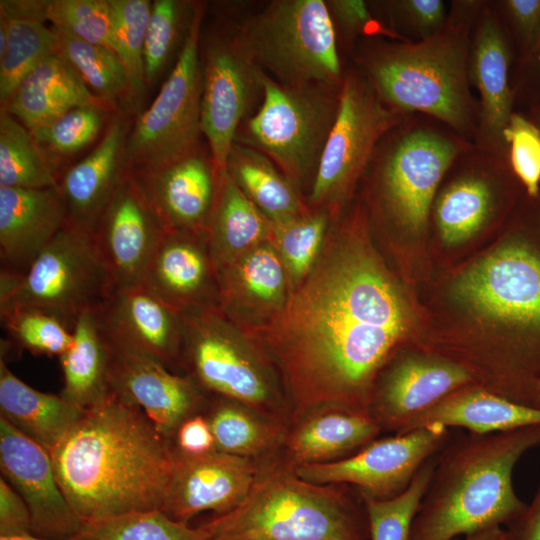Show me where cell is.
<instances>
[{"instance_id": "6da1fadb", "label": "cell", "mask_w": 540, "mask_h": 540, "mask_svg": "<svg viewBox=\"0 0 540 540\" xmlns=\"http://www.w3.org/2000/svg\"><path fill=\"white\" fill-rule=\"evenodd\" d=\"M411 323L408 303L373 255L349 247L326 261L270 339L292 421L323 405L369 414L373 379Z\"/></svg>"}, {"instance_id": "7a4b0ae2", "label": "cell", "mask_w": 540, "mask_h": 540, "mask_svg": "<svg viewBox=\"0 0 540 540\" xmlns=\"http://www.w3.org/2000/svg\"><path fill=\"white\" fill-rule=\"evenodd\" d=\"M50 455L67 501L89 523L161 510L175 449L140 408L110 392Z\"/></svg>"}, {"instance_id": "3957f363", "label": "cell", "mask_w": 540, "mask_h": 540, "mask_svg": "<svg viewBox=\"0 0 540 540\" xmlns=\"http://www.w3.org/2000/svg\"><path fill=\"white\" fill-rule=\"evenodd\" d=\"M540 447V425L449 438L414 516L409 540H457L503 526L526 507L515 492L513 471Z\"/></svg>"}, {"instance_id": "277c9868", "label": "cell", "mask_w": 540, "mask_h": 540, "mask_svg": "<svg viewBox=\"0 0 540 540\" xmlns=\"http://www.w3.org/2000/svg\"><path fill=\"white\" fill-rule=\"evenodd\" d=\"M481 1L453 2L445 25L421 41H376L358 62L380 99L405 115L437 119L455 134L475 138L479 108L468 79V58Z\"/></svg>"}, {"instance_id": "5b68a950", "label": "cell", "mask_w": 540, "mask_h": 540, "mask_svg": "<svg viewBox=\"0 0 540 540\" xmlns=\"http://www.w3.org/2000/svg\"><path fill=\"white\" fill-rule=\"evenodd\" d=\"M279 454L265 462L238 507L207 522L209 540L369 539L366 507L355 488L307 481Z\"/></svg>"}, {"instance_id": "8992f818", "label": "cell", "mask_w": 540, "mask_h": 540, "mask_svg": "<svg viewBox=\"0 0 540 540\" xmlns=\"http://www.w3.org/2000/svg\"><path fill=\"white\" fill-rule=\"evenodd\" d=\"M237 33L252 62L279 83L342 84L337 32L326 1H272Z\"/></svg>"}, {"instance_id": "52a82bcc", "label": "cell", "mask_w": 540, "mask_h": 540, "mask_svg": "<svg viewBox=\"0 0 540 540\" xmlns=\"http://www.w3.org/2000/svg\"><path fill=\"white\" fill-rule=\"evenodd\" d=\"M262 102L235 142L271 159L290 181L314 177L334 124L341 86L288 85L260 69Z\"/></svg>"}, {"instance_id": "ba28073f", "label": "cell", "mask_w": 540, "mask_h": 540, "mask_svg": "<svg viewBox=\"0 0 540 540\" xmlns=\"http://www.w3.org/2000/svg\"><path fill=\"white\" fill-rule=\"evenodd\" d=\"M92 234L68 223L20 276L0 272V314L33 308L60 318L71 330L114 290Z\"/></svg>"}, {"instance_id": "9c48e42d", "label": "cell", "mask_w": 540, "mask_h": 540, "mask_svg": "<svg viewBox=\"0 0 540 540\" xmlns=\"http://www.w3.org/2000/svg\"><path fill=\"white\" fill-rule=\"evenodd\" d=\"M470 148L455 133L407 118L389 131L369 163L387 217L409 233H422L440 182Z\"/></svg>"}, {"instance_id": "30bf717a", "label": "cell", "mask_w": 540, "mask_h": 540, "mask_svg": "<svg viewBox=\"0 0 540 540\" xmlns=\"http://www.w3.org/2000/svg\"><path fill=\"white\" fill-rule=\"evenodd\" d=\"M205 5L196 2L191 27L175 63L149 105L129 132L125 162L128 173L160 169L202 148L201 28Z\"/></svg>"}, {"instance_id": "8fae6325", "label": "cell", "mask_w": 540, "mask_h": 540, "mask_svg": "<svg viewBox=\"0 0 540 540\" xmlns=\"http://www.w3.org/2000/svg\"><path fill=\"white\" fill-rule=\"evenodd\" d=\"M180 358L202 389L234 400L286 425L292 413L262 366L249 355L215 314L179 313Z\"/></svg>"}, {"instance_id": "7c38bea8", "label": "cell", "mask_w": 540, "mask_h": 540, "mask_svg": "<svg viewBox=\"0 0 540 540\" xmlns=\"http://www.w3.org/2000/svg\"><path fill=\"white\" fill-rule=\"evenodd\" d=\"M407 115L387 106L360 70L344 73L338 112L312 182L315 206L343 200L379 143Z\"/></svg>"}, {"instance_id": "4fadbf2b", "label": "cell", "mask_w": 540, "mask_h": 540, "mask_svg": "<svg viewBox=\"0 0 540 540\" xmlns=\"http://www.w3.org/2000/svg\"><path fill=\"white\" fill-rule=\"evenodd\" d=\"M455 298L472 312L518 331L540 361V254L512 241L464 270L452 286Z\"/></svg>"}, {"instance_id": "5bb4252c", "label": "cell", "mask_w": 540, "mask_h": 540, "mask_svg": "<svg viewBox=\"0 0 540 540\" xmlns=\"http://www.w3.org/2000/svg\"><path fill=\"white\" fill-rule=\"evenodd\" d=\"M450 436L449 428L433 424L377 438L357 453L334 462L296 466L294 470L316 484L348 485L362 496L389 500L408 488Z\"/></svg>"}, {"instance_id": "9a60e30c", "label": "cell", "mask_w": 540, "mask_h": 540, "mask_svg": "<svg viewBox=\"0 0 540 540\" xmlns=\"http://www.w3.org/2000/svg\"><path fill=\"white\" fill-rule=\"evenodd\" d=\"M202 63L201 128L218 170L226 160L236 134L258 92L260 68L244 50L237 31L211 32L200 40Z\"/></svg>"}, {"instance_id": "2e32d148", "label": "cell", "mask_w": 540, "mask_h": 540, "mask_svg": "<svg viewBox=\"0 0 540 540\" xmlns=\"http://www.w3.org/2000/svg\"><path fill=\"white\" fill-rule=\"evenodd\" d=\"M110 392L140 408L158 432L172 441L179 425L198 413L201 387L171 373L162 362L108 335Z\"/></svg>"}, {"instance_id": "e0dca14e", "label": "cell", "mask_w": 540, "mask_h": 540, "mask_svg": "<svg viewBox=\"0 0 540 540\" xmlns=\"http://www.w3.org/2000/svg\"><path fill=\"white\" fill-rule=\"evenodd\" d=\"M268 459L245 458L218 450L189 456L175 450L161 510L184 522L204 511L228 513L247 497Z\"/></svg>"}, {"instance_id": "ac0fdd59", "label": "cell", "mask_w": 540, "mask_h": 540, "mask_svg": "<svg viewBox=\"0 0 540 540\" xmlns=\"http://www.w3.org/2000/svg\"><path fill=\"white\" fill-rule=\"evenodd\" d=\"M2 477L27 504L32 533L51 540H70L84 522L57 481L50 453L0 417Z\"/></svg>"}, {"instance_id": "d6986e66", "label": "cell", "mask_w": 540, "mask_h": 540, "mask_svg": "<svg viewBox=\"0 0 540 540\" xmlns=\"http://www.w3.org/2000/svg\"><path fill=\"white\" fill-rule=\"evenodd\" d=\"M219 171L210 151L157 170L128 173L165 232H206Z\"/></svg>"}, {"instance_id": "ffe728a7", "label": "cell", "mask_w": 540, "mask_h": 540, "mask_svg": "<svg viewBox=\"0 0 540 540\" xmlns=\"http://www.w3.org/2000/svg\"><path fill=\"white\" fill-rule=\"evenodd\" d=\"M164 233L128 174L93 233L115 289L141 285Z\"/></svg>"}, {"instance_id": "44dd1931", "label": "cell", "mask_w": 540, "mask_h": 540, "mask_svg": "<svg viewBox=\"0 0 540 540\" xmlns=\"http://www.w3.org/2000/svg\"><path fill=\"white\" fill-rule=\"evenodd\" d=\"M472 383L465 367L441 355H406L372 393L369 414L382 432L398 434L413 417Z\"/></svg>"}, {"instance_id": "7402d4cb", "label": "cell", "mask_w": 540, "mask_h": 540, "mask_svg": "<svg viewBox=\"0 0 540 540\" xmlns=\"http://www.w3.org/2000/svg\"><path fill=\"white\" fill-rule=\"evenodd\" d=\"M510 47L498 13L483 2L468 58V79L480 95L475 136L479 150L503 157V131L512 115Z\"/></svg>"}, {"instance_id": "603a6c76", "label": "cell", "mask_w": 540, "mask_h": 540, "mask_svg": "<svg viewBox=\"0 0 540 540\" xmlns=\"http://www.w3.org/2000/svg\"><path fill=\"white\" fill-rule=\"evenodd\" d=\"M132 123L131 116L116 112L93 149L61 175L58 187L68 224L93 235L103 212L128 175L125 150Z\"/></svg>"}, {"instance_id": "cb8c5ba5", "label": "cell", "mask_w": 540, "mask_h": 540, "mask_svg": "<svg viewBox=\"0 0 540 540\" xmlns=\"http://www.w3.org/2000/svg\"><path fill=\"white\" fill-rule=\"evenodd\" d=\"M66 223L59 187H0V272L23 275Z\"/></svg>"}, {"instance_id": "d4e9b609", "label": "cell", "mask_w": 540, "mask_h": 540, "mask_svg": "<svg viewBox=\"0 0 540 540\" xmlns=\"http://www.w3.org/2000/svg\"><path fill=\"white\" fill-rule=\"evenodd\" d=\"M106 333L162 362L179 361L180 314L142 285L114 289L95 308Z\"/></svg>"}, {"instance_id": "484cf974", "label": "cell", "mask_w": 540, "mask_h": 540, "mask_svg": "<svg viewBox=\"0 0 540 540\" xmlns=\"http://www.w3.org/2000/svg\"><path fill=\"white\" fill-rule=\"evenodd\" d=\"M381 432L368 413L323 405L291 422L280 453L293 467L334 462L357 453Z\"/></svg>"}, {"instance_id": "4316f807", "label": "cell", "mask_w": 540, "mask_h": 540, "mask_svg": "<svg viewBox=\"0 0 540 540\" xmlns=\"http://www.w3.org/2000/svg\"><path fill=\"white\" fill-rule=\"evenodd\" d=\"M206 232H165L141 285L166 305L183 313L202 303L209 290L211 254L203 247Z\"/></svg>"}, {"instance_id": "83f0119b", "label": "cell", "mask_w": 540, "mask_h": 540, "mask_svg": "<svg viewBox=\"0 0 540 540\" xmlns=\"http://www.w3.org/2000/svg\"><path fill=\"white\" fill-rule=\"evenodd\" d=\"M433 424L463 428L473 434L498 433L540 425V408L509 400L472 383L413 417L398 434Z\"/></svg>"}, {"instance_id": "f1b7e54d", "label": "cell", "mask_w": 540, "mask_h": 540, "mask_svg": "<svg viewBox=\"0 0 540 540\" xmlns=\"http://www.w3.org/2000/svg\"><path fill=\"white\" fill-rule=\"evenodd\" d=\"M98 104L106 105L93 95L73 66L58 52L22 80L0 111L9 113L32 131L76 107Z\"/></svg>"}, {"instance_id": "f546056e", "label": "cell", "mask_w": 540, "mask_h": 540, "mask_svg": "<svg viewBox=\"0 0 540 540\" xmlns=\"http://www.w3.org/2000/svg\"><path fill=\"white\" fill-rule=\"evenodd\" d=\"M85 411L60 394L44 393L29 386L0 359V417L49 453Z\"/></svg>"}, {"instance_id": "4dcf8cb0", "label": "cell", "mask_w": 540, "mask_h": 540, "mask_svg": "<svg viewBox=\"0 0 540 540\" xmlns=\"http://www.w3.org/2000/svg\"><path fill=\"white\" fill-rule=\"evenodd\" d=\"M72 334L71 346L59 357L64 381L60 395L88 409L110 393V350L95 308L77 317Z\"/></svg>"}, {"instance_id": "1f68e13d", "label": "cell", "mask_w": 540, "mask_h": 540, "mask_svg": "<svg viewBox=\"0 0 540 540\" xmlns=\"http://www.w3.org/2000/svg\"><path fill=\"white\" fill-rule=\"evenodd\" d=\"M204 415L216 450L245 458L266 459L279 454L289 429V425L224 397L213 402Z\"/></svg>"}, {"instance_id": "d6a6232c", "label": "cell", "mask_w": 540, "mask_h": 540, "mask_svg": "<svg viewBox=\"0 0 540 540\" xmlns=\"http://www.w3.org/2000/svg\"><path fill=\"white\" fill-rule=\"evenodd\" d=\"M495 189L487 175L471 168L436 194L434 218L445 244L463 243L487 225L495 209Z\"/></svg>"}, {"instance_id": "836d02e7", "label": "cell", "mask_w": 540, "mask_h": 540, "mask_svg": "<svg viewBox=\"0 0 540 540\" xmlns=\"http://www.w3.org/2000/svg\"><path fill=\"white\" fill-rule=\"evenodd\" d=\"M225 170L251 202L273 221L281 222L303 212L291 181L263 153L234 142Z\"/></svg>"}, {"instance_id": "e575fe53", "label": "cell", "mask_w": 540, "mask_h": 540, "mask_svg": "<svg viewBox=\"0 0 540 540\" xmlns=\"http://www.w3.org/2000/svg\"><path fill=\"white\" fill-rule=\"evenodd\" d=\"M267 229L264 214L240 190L225 169L219 171L215 202L206 228L213 262L258 242Z\"/></svg>"}, {"instance_id": "d590c367", "label": "cell", "mask_w": 540, "mask_h": 540, "mask_svg": "<svg viewBox=\"0 0 540 540\" xmlns=\"http://www.w3.org/2000/svg\"><path fill=\"white\" fill-rule=\"evenodd\" d=\"M116 112L103 104L80 106L30 131L58 181L76 155L100 140Z\"/></svg>"}, {"instance_id": "8d00e7d4", "label": "cell", "mask_w": 540, "mask_h": 540, "mask_svg": "<svg viewBox=\"0 0 540 540\" xmlns=\"http://www.w3.org/2000/svg\"><path fill=\"white\" fill-rule=\"evenodd\" d=\"M7 26V46L0 58V109L4 108L22 80L51 55L60 52L56 30L45 20L1 17Z\"/></svg>"}, {"instance_id": "74e56055", "label": "cell", "mask_w": 540, "mask_h": 540, "mask_svg": "<svg viewBox=\"0 0 540 540\" xmlns=\"http://www.w3.org/2000/svg\"><path fill=\"white\" fill-rule=\"evenodd\" d=\"M55 30L60 39L61 54L93 95L110 108L131 116L129 85L116 52Z\"/></svg>"}, {"instance_id": "f35d334b", "label": "cell", "mask_w": 540, "mask_h": 540, "mask_svg": "<svg viewBox=\"0 0 540 540\" xmlns=\"http://www.w3.org/2000/svg\"><path fill=\"white\" fill-rule=\"evenodd\" d=\"M58 178L37 148L31 132L0 111V187H58Z\"/></svg>"}, {"instance_id": "ab89813d", "label": "cell", "mask_w": 540, "mask_h": 540, "mask_svg": "<svg viewBox=\"0 0 540 540\" xmlns=\"http://www.w3.org/2000/svg\"><path fill=\"white\" fill-rule=\"evenodd\" d=\"M113 9L115 52L126 73L131 116L144 108L148 88L144 70V41L151 0H110Z\"/></svg>"}, {"instance_id": "60d3db41", "label": "cell", "mask_w": 540, "mask_h": 540, "mask_svg": "<svg viewBox=\"0 0 540 540\" xmlns=\"http://www.w3.org/2000/svg\"><path fill=\"white\" fill-rule=\"evenodd\" d=\"M196 2L153 0L144 41L147 88L161 77L173 55L178 56L189 33Z\"/></svg>"}, {"instance_id": "b9f144b4", "label": "cell", "mask_w": 540, "mask_h": 540, "mask_svg": "<svg viewBox=\"0 0 540 540\" xmlns=\"http://www.w3.org/2000/svg\"><path fill=\"white\" fill-rule=\"evenodd\" d=\"M211 534L208 523L191 527L162 510H153L84 523L70 540H209Z\"/></svg>"}, {"instance_id": "7bdbcfd3", "label": "cell", "mask_w": 540, "mask_h": 540, "mask_svg": "<svg viewBox=\"0 0 540 540\" xmlns=\"http://www.w3.org/2000/svg\"><path fill=\"white\" fill-rule=\"evenodd\" d=\"M436 455L423 465L400 495L389 500H376L361 495L368 516L369 540L410 539L412 522L429 484Z\"/></svg>"}, {"instance_id": "ee69618b", "label": "cell", "mask_w": 540, "mask_h": 540, "mask_svg": "<svg viewBox=\"0 0 540 540\" xmlns=\"http://www.w3.org/2000/svg\"><path fill=\"white\" fill-rule=\"evenodd\" d=\"M9 343L35 355L60 357L72 344V330L58 317L33 308L0 314Z\"/></svg>"}, {"instance_id": "f6af8a7d", "label": "cell", "mask_w": 540, "mask_h": 540, "mask_svg": "<svg viewBox=\"0 0 540 540\" xmlns=\"http://www.w3.org/2000/svg\"><path fill=\"white\" fill-rule=\"evenodd\" d=\"M46 16L60 32L115 51L110 0H49Z\"/></svg>"}, {"instance_id": "bcb514c9", "label": "cell", "mask_w": 540, "mask_h": 540, "mask_svg": "<svg viewBox=\"0 0 540 540\" xmlns=\"http://www.w3.org/2000/svg\"><path fill=\"white\" fill-rule=\"evenodd\" d=\"M276 224L281 252L289 269L297 277L304 275L322 243L327 228V215L324 211L310 215L299 214Z\"/></svg>"}, {"instance_id": "7dc6e473", "label": "cell", "mask_w": 540, "mask_h": 540, "mask_svg": "<svg viewBox=\"0 0 540 540\" xmlns=\"http://www.w3.org/2000/svg\"><path fill=\"white\" fill-rule=\"evenodd\" d=\"M513 172L527 193L536 197L540 185V129L518 113H512L503 131Z\"/></svg>"}, {"instance_id": "c3c4849f", "label": "cell", "mask_w": 540, "mask_h": 540, "mask_svg": "<svg viewBox=\"0 0 540 540\" xmlns=\"http://www.w3.org/2000/svg\"><path fill=\"white\" fill-rule=\"evenodd\" d=\"M393 28L421 41L436 34L448 14L442 0H396L384 2Z\"/></svg>"}, {"instance_id": "681fc988", "label": "cell", "mask_w": 540, "mask_h": 540, "mask_svg": "<svg viewBox=\"0 0 540 540\" xmlns=\"http://www.w3.org/2000/svg\"><path fill=\"white\" fill-rule=\"evenodd\" d=\"M238 275L246 289L260 300L275 301L283 292V266L271 249L259 248L249 254L240 264Z\"/></svg>"}, {"instance_id": "f907efd6", "label": "cell", "mask_w": 540, "mask_h": 540, "mask_svg": "<svg viewBox=\"0 0 540 540\" xmlns=\"http://www.w3.org/2000/svg\"><path fill=\"white\" fill-rule=\"evenodd\" d=\"M335 29H339L347 43L358 36L380 30L367 2L362 0L326 1Z\"/></svg>"}, {"instance_id": "816d5d0a", "label": "cell", "mask_w": 540, "mask_h": 540, "mask_svg": "<svg viewBox=\"0 0 540 540\" xmlns=\"http://www.w3.org/2000/svg\"><path fill=\"white\" fill-rule=\"evenodd\" d=\"M523 52L530 55L540 42V0L499 2Z\"/></svg>"}, {"instance_id": "f5cc1de1", "label": "cell", "mask_w": 540, "mask_h": 540, "mask_svg": "<svg viewBox=\"0 0 540 540\" xmlns=\"http://www.w3.org/2000/svg\"><path fill=\"white\" fill-rule=\"evenodd\" d=\"M172 444L175 450L189 456H199L216 450L208 420L199 412L187 417L179 425Z\"/></svg>"}, {"instance_id": "db71d44e", "label": "cell", "mask_w": 540, "mask_h": 540, "mask_svg": "<svg viewBox=\"0 0 540 540\" xmlns=\"http://www.w3.org/2000/svg\"><path fill=\"white\" fill-rule=\"evenodd\" d=\"M32 533L29 508L19 493L3 478L0 479V535Z\"/></svg>"}, {"instance_id": "11a10c76", "label": "cell", "mask_w": 540, "mask_h": 540, "mask_svg": "<svg viewBox=\"0 0 540 540\" xmlns=\"http://www.w3.org/2000/svg\"><path fill=\"white\" fill-rule=\"evenodd\" d=\"M505 526L504 540H540V480L532 500Z\"/></svg>"}, {"instance_id": "9f6ffc18", "label": "cell", "mask_w": 540, "mask_h": 540, "mask_svg": "<svg viewBox=\"0 0 540 540\" xmlns=\"http://www.w3.org/2000/svg\"><path fill=\"white\" fill-rule=\"evenodd\" d=\"M49 0H0L1 17H30L47 20Z\"/></svg>"}, {"instance_id": "6f0895ef", "label": "cell", "mask_w": 540, "mask_h": 540, "mask_svg": "<svg viewBox=\"0 0 540 540\" xmlns=\"http://www.w3.org/2000/svg\"><path fill=\"white\" fill-rule=\"evenodd\" d=\"M505 530L502 526H492L465 536V540H504Z\"/></svg>"}, {"instance_id": "680465c9", "label": "cell", "mask_w": 540, "mask_h": 540, "mask_svg": "<svg viewBox=\"0 0 540 540\" xmlns=\"http://www.w3.org/2000/svg\"><path fill=\"white\" fill-rule=\"evenodd\" d=\"M0 540H51L37 536L33 533L18 534V535H0Z\"/></svg>"}, {"instance_id": "91938a15", "label": "cell", "mask_w": 540, "mask_h": 540, "mask_svg": "<svg viewBox=\"0 0 540 540\" xmlns=\"http://www.w3.org/2000/svg\"><path fill=\"white\" fill-rule=\"evenodd\" d=\"M530 55L533 56L534 68L540 78V42Z\"/></svg>"}, {"instance_id": "94428289", "label": "cell", "mask_w": 540, "mask_h": 540, "mask_svg": "<svg viewBox=\"0 0 540 540\" xmlns=\"http://www.w3.org/2000/svg\"><path fill=\"white\" fill-rule=\"evenodd\" d=\"M534 406L540 408V381H539V383L537 385V388H536Z\"/></svg>"}, {"instance_id": "6125c7cd", "label": "cell", "mask_w": 540, "mask_h": 540, "mask_svg": "<svg viewBox=\"0 0 540 540\" xmlns=\"http://www.w3.org/2000/svg\"><path fill=\"white\" fill-rule=\"evenodd\" d=\"M539 122H540V111H539ZM539 129H540V127H539Z\"/></svg>"}]
</instances>
